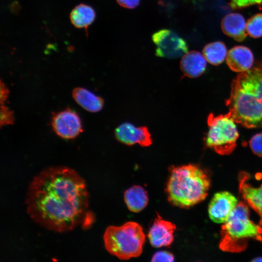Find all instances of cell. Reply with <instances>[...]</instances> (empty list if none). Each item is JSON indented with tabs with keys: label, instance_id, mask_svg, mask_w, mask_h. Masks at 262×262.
<instances>
[{
	"label": "cell",
	"instance_id": "6da1fadb",
	"mask_svg": "<svg viewBox=\"0 0 262 262\" xmlns=\"http://www.w3.org/2000/svg\"><path fill=\"white\" fill-rule=\"evenodd\" d=\"M88 194L83 179L65 166L44 169L32 180L26 199L27 212L36 223L59 232L90 224Z\"/></svg>",
	"mask_w": 262,
	"mask_h": 262
},
{
	"label": "cell",
	"instance_id": "7a4b0ae2",
	"mask_svg": "<svg viewBox=\"0 0 262 262\" xmlns=\"http://www.w3.org/2000/svg\"><path fill=\"white\" fill-rule=\"evenodd\" d=\"M226 104L236 123L247 128L262 127V66L238 74Z\"/></svg>",
	"mask_w": 262,
	"mask_h": 262
},
{
	"label": "cell",
	"instance_id": "3957f363",
	"mask_svg": "<svg viewBox=\"0 0 262 262\" xmlns=\"http://www.w3.org/2000/svg\"><path fill=\"white\" fill-rule=\"evenodd\" d=\"M166 184L168 200L174 206L188 208L205 199L210 186L207 174L199 166H171Z\"/></svg>",
	"mask_w": 262,
	"mask_h": 262
},
{
	"label": "cell",
	"instance_id": "277c9868",
	"mask_svg": "<svg viewBox=\"0 0 262 262\" xmlns=\"http://www.w3.org/2000/svg\"><path fill=\"white\" fill-rule=\"evenodd\" d=\"M250 239L262 241V227L250 220L248 206L239 202L222 226L219 248L226 252H241Z\"/></svg>",
	"mask_w": 262,
	"mask_h": 262
},
{
	"label": "cell",
	"instance_id": "5b68a950",
	"mask_svg": "<svg viewBox=\"0 0 262 262\" xmlns=\"http://www.w3.org/2000/svg\"><path fill=\"white\" fill-rule=\"evenodd\" d=\"M103 240L105 248L110 254L121 260H128L141 255L145 235L139 224L131 221L120 226L108 227Z\"/></svg>",
	"mask_w": 262,
	"mask_h": 262
},
{
	"label": "cell",
	"instance_id": "8992f818",
	"mask_svg": "<svg viewBox=\"0 0 262 262\" xmlns=\"http://www.w3.org/2000/svg\"><path fill=\"white\" fill-rule=\"evenodd\" d=\"M235 121L228 112L214 116L209 115L207 123L209 131L206 138V145L221 155H229L236 146L239 133Z\"/></svg>",
	"mask_w": 262,
	"mask_h": 262
},
{
	"label": "cell",
	"instance_id": "52a82bcc",
	"mask_svg": "<svg viewBox=\"0 0 262 262\" xmlns=\"http://www.w3.org/2000/svg\"><path fill=\"white\" fill-rule=\"evenodd\" d=\"M152 40L156 46L155 54L160 57L177 59L188 51L186 41L169 29L156 32L152 35Z\"/></svg>",
	"mask_w": 262,
	"mask_h": 262
},
{
	"label": "cell",
	"instance_id": "ba28073f",
	"mask_svg": "<svg viewBox=\"0 0 262 262\" xmlns=\"http://www.w3.org/2000/svg\"><path fill=\"white\" fill-rule=\"evenodd\" d=\"M51 125L58 136L66 139L76 137L82 131L79 116L70 109L64 110L54 115Z\"/></svg>",
	"mask_w": 262,
	"mask_h": 262
},
{
	"label": "cell",
	"instance_id": "9c48e42d",
	"mask_svg": "<svg viewBox=\"0 0 262 262\" xmlns=\"http://www.w3.org/2000/svg\"><path fill=\"white\" fill-rule=\"evenodd\" d=\"M236 197L228 191L215 193L208 207L210 218L216 223H224L238 204Z\"/></svg>",
	"mask_w": 262,
	"mask_h": 262
},
{
	"label": "cell",
	"instance_id": "30bf717a",
	"mask_svg": "<svg viewBox=\"0 0 262 262\" xmlns=\"http://www.w3.org/2000/svg\"><path fill=\"white\" fill-rule=\"evenodd\" d=\"M115 135L117 141L128 146L137 144L145 147L152 143L151 134L146 127H136L129 122L118 126L115 131Z\"/></svg>",
	"mask_w": 262,
	"mask_h": 262
},
{
	"label": "cell",
	"instance_id": "8fae6325",
	"mask_svg": "<svg viewBox=\"0 0 262 262\" xmlns=\"http://www.w3.org/2000/svg\"><path fill=\"white\" fill-rule=\"evenodd\" d=\"M174 224L163 219L160 215L155 219L148 233L147 237L154 247L170 246L174 240Z\"/></svg>",
	"mask_w": 262,
	"mask_h": 262
},
{
	"label": "cell",
	"instance_id": "7c38bea8",
	"mask_svg": "<svg viewBox=\"0 0 262 262\" xmlns=\"http://www.w3.org/2000/svg\"><path fill=\"white\" fill-rule=\"evenodd\" d=\"M249 174L242 172L239 176V188L242 197L260 217V224L262 225V184L255 187L247 182Z\"/></svg>",
	"mask_w": 262,
	"mask_h": 262
},
{
	"label": "cell",
	"instance_id": "4fadbf2b",
	"mask_svg": "<svg viewBox=\"0 0 262 262\" xmlns=\"http://www.w3.org/2000/svg\"><path fill=\"white\" fill-rule=\"evenodd\" d=\"M226 62L231 70L240 73L251 68L254 57L249 49L243 46H237L228 52Z\"/></svg>",
	"mask_w": 262,
	"mask_h": 262
},
{
	"label": "cell",
	"instance_id": "5bb4252c",
	"mask_svg": "<svg viewBox=\"0 0 262 262\" xmlns=\"http://www.w3.org/2000/svg\"><path fill=\"white\" fill-rule=\"evenodd\" d=\"M221 29L227 35L237 41H242L246 37V23L239 13L228 14L222 19Z\"/></svg>",
	"mask_w": 262,
	"mask_h": 262
},
{
	"label": "cell",
	"instance_id": "9a60e30c",
	"mask_svg": "<svg viewBox=\"0 0 262 262\" xmlns=\"http://www.w3.org/2000/svg\"><path fill=\"white\" fill-rule=\"evenodd\" d=\"M206 60L197 51L186 52L181 58L180 67L184 76L191 78L200 76L205 71Z\"/></svg>",
	"mask_w": 262,
	"mask_h": 262
},
{
	"label": "cell",
	"instance_id": "2e32d148",
	"mask_svg": "<svg viewBox=\"0 0 262 262\" xmlns=\"http://www.w3.org/2000/svg\"><path fill=\"white\" fill-rule=\"evenodd\" d=\"M75 101L85 110L92 113L100 111L104 105V100L91 91L82 87H77L72 92Z\"/></svg>",
	"mask_w": 262,
	"mask_h": 262
},
{
	"label": "cell",
	"instance_id": "e0dca14e",
	"mask_svg": "<svg viewBox=\"0 0 262 262\" xmlns=\"http://www.w3.org/2000/svg\"><path fill=\"white\" fill-rule=\"evenodd\" d=\"M124 201L130 211L134 213L139 212L148 203L147 192L140 186L134 185L125 192Z\"/></svg>",
	"mask_w": 262,
	"mask_h": 262
},
{
	"label": "cell",
	"instance_id": "ac0fdd59",
	"mask_svg": "<svg viewBox=\"0 0 262 262\" xmlns=\"http://www.w3.org/2000/svg\"><path fill=\"white\" fill-rule=\"evenodd\" d=\"M96 12L91 6L81 3L74 8L70 14V19L77 28H87L94 21Z\"/></svg>",
	"mask_w": 262,
	"mask_h": 262
},
{
	"label": "cell",
	"instance_id": "d6986e66",
	"mask_svg": "<svg viewBox=\"0 0 262 262\" xmlns=\"http://www.w3.org/2000/svg\"><path fill=\"white\" fill-rule=\"evenodd\" d=\"M227 54V48L224 43L221 41L209 43L203 49V54L206 61L213 65H218L222 63Z\"/></svg>",
	"mask_w": 262,
	"mask_h": 262
},
{
	"label": "cell",
	"instance_id": "ffe728a7",
	"mask_svg": "<svg viewBox=\"0 0 262 262\" xmlns=\"http://www.w3.org/2000/svg\"><path fill=\"white\" fill-rule=\"evenodd\" d=\"M247 34L253 38L262 36V13H259L250 17L246 23Z\"/></svg>",
	"mask_w": 262,
	"mask_h": 262
},
{
	"label": "cell",
	"instance_id": "44dd1931",
	"mask_svg": "<svg viewBox=\"0 0 262 262\" xmlns=\"http://www.w3.org/2000/svg\"><path fill=\"white\" fill-rule=\"evenodd\" d=\"M14 122V116L13 112L3 104L1 105L0 112V126L12 124Z\"/></svg>",
	"mask_w": 262,
	"mask_h": 262
},
{
	"label": "cell",
	"instance_id": "7402d4cb",
	"mask_svg": "<svg viewBox=\"0 0 262 262\" xmlns=\"http://www.w3.org/2000/svg\"><path fill=\"white\" fill-rule=\"evenodd\" d=\"M249 145L255 154L262 157V133L254 135L249 141Z\"/></svg>",
	"mask_w": 262,
	"mask_h": 262
},
{
	"label": "cell",
	"instance_id": "603a6c76",
	"mask_svg": "<svg viewBox=\"0 0 262 262\" xmlns=\"http://www.w3.org/2000/svg\"><path fill=\"white\" fill-rule=\"evenodd\" d=\"M262 6V0H230V6L232 9H240L252 5Z\"/></svg>",
	"mask_w": 262,
	"mask_h": 262
},
{
	"label": "cell",
	"instance_id": "cb8c5ba5",
	"mask_svg": "<svg viewBox=\"0 0 262 262\" xmlns=\"http://www.w3.org/2000/svg\"><path fill=\"white\" fill-rule=\"evenodd\" d=\"M174 257L172 253L167 251H159L152 257L151 262H173Z\"/></svg>",
	"mask_w": 262,
	"mask_h": 262
},
{
	"label": "cell",
	"instance_id": "d4e9b609",
	"mask_svg": "<svg viewBox=\"0 0 262 262\" xmlns=\"http://www.w3.org/2000/svg\"><path fill=\"white\" fill-rule=\"evenodd\" d=\"M116 1L124 8L134 9L139 5L140 0H116Z\"/></svg>",
	"mask_w": 262,
	"mask_h": 262
},
{
	"label": "cell",
	"instance_id": "484cf974",
	"mask_svg": "<svg viewBox=\"0 0 262 262\" xmlns=\"http://www.w3.org/2000/svg\"><path fill=\"white\" fill-rule=\"evenodd\" d=\"M215 8L221 12H229V8L224 0H213Z\"/></svg>",
	"mask_w": 262,
	"mask_h": 262
},
{
	"label": "cell",
	"instance_id": "4316f807",
	"mask_svg": "<svg viewBox=\"0 0 262 262\" xmlns=\"http://www.w3.org/2000/svg\"><path fill=\"white\" fill-rule=\"evenodd\" d=\"M9 94V91L7 87L1 81L0 82V103L3 104L4 101L6 100Z\"/></svg>",
	"mask_w": 262,
	"mask_h": 262
},
{
	"label": "cell",
	"instance_id": "83f0119b",
	"mask_svg": "<svg viewBox=\"0 0 262 262\" xmlns=\"http://www.w3.org/2000/svg\"><path fill=\"white\" fill-rule=\"evenodd\" d=\"M253 261L261 262L262 261V257L257 258V259H255Z\"/></svg>",
	"mask_w": 262,
	"mask_h": 262
}]
</instances>
